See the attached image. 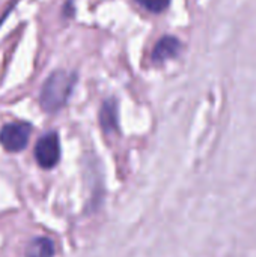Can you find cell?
<instances>
[{
  "label": "cell",
  "instance_id": "cell-1",
  "mask_svg": "<svg viewBox=\"0 0 256 257\" xmlns=\"http://www.w3.org/2000/svg\"><path fill=\"white\" fill-rule=\"evenodd\" d=\"M77 75L74 72L65 71V69H56L53 71L45 81L42 83V87L39 90V105L45 113H57L60 111L75 86Z\"/></svg>",
  "mask_w": 256,
  "mask_h": 257
},
{
  "label": "cell",
  "instance_id": "cell-2",
  "mask_svg": "<svg viewBox=\"0 0 256 257\" xmlns=\"http://www.w3.org/2000/svg\"><path fill=\"white\" fill-rule=\"evenodd\" d=\"M32 126L26 122H11L0 130V145L5 151L17 154L29 145Z\"/></svg>",
  "mask_w": 256,
  "mask_h": 257
},
{
  "label": "cell",
  "instance_id": "cell-3",
  "mask_svg": "<svg viewBox=\"0 0 256 257\" xmlns=\"http://www.w3.org/2000/svg\"><path fill=\"white\" fill-rule=\"evenodd\" d=\"M35 160L42 169H53L60 160V140L57 133L50 131L38 139L33 149Z\"/></svg>",
  "mask_w": 256,
  "mask_h": 257
},
{
  "label": "cell",
  "instance_id": "cell-4",
  "mask_svg": "<svg viewBox=\"0 0 256 257\" xmlns=\"http://www.w3.org/2000/svg\"><path fill=\"white\" fill-rule=\"evenodd\" d=\"M180 51H181V41L174 35H164L155 42L151 53V59L154 63L161 65L170 59H175L180 54Z\"/></svg>",
  "mask_w": 256,
  "mask_h": 257
},
{
  "label": "cell",
  "instance_id": "cell-5",
  "mask_svg": "<svg viewBox=\"0 0 256 257\" xmlns=\"http://www.w3.org/2000/svg\"><path fill=\"white\" fill-rule=\"evenodd\" d=\"M100 125L106 133L118 130V104L113 98L103 102L100 108Z\"/></svg>",
  "mask_w": 256,
  "mask_h": 257
},
{
  "label": "cell",
  "instance_id": "cell-6",
  "mask_svg": "<svg viewBox=\"0 0 256 257\" xmlns=\"http://www.w3.org/2000/svg\"><path fill=\"white\" fill-rule=\"evenodd\" d=\"M54 256V244L51 239L45 236L35 238L26 247L24 257H53Z\"/></svg>",
  "mask_w": 256,
  "mask_h": 257
},
{
  "label": "cell",
  "instance_id": "cell-7",
  "mask_svg": "<svg viewBox=\"0 0 256 257\" xmlns=\"http://www.w3.org/2000/svg\"><path fill=\"white\" fill-rule=\"evenodd\" d=\"M136 2L152 14H161L170 5V0H136Z\"/></svg>",
  "mask_w": 256,
  "mask_h": 257
}]
</instances>
